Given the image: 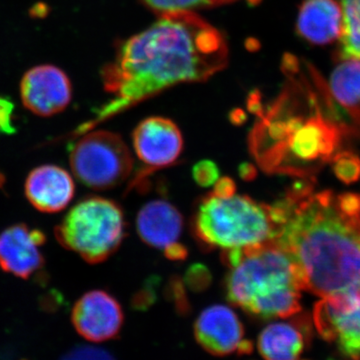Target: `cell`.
I'll return each mask as SVG.
<instances>
[{
  "label": "cell",
  "mask_w": 360,
  "mask_h": 360,
  "mask_svg": "<svg viewBox=\"0 0 360 360\" xmlns=\"http://www.w3.org/2000/svg\"><path fill=\"white\" fill-rule=\"evenodd\" d=\"M229 49L221 33L193 11L161 14L122 45L103 72L113 99L101 117L115 115L181 82L208 79L224 70Z\"/></svg>",
  "instance_id": "6da1fadb"
},
{
  "label": "cell",
  "mask_w": 360,
  "mask_h": 360,
  "mask_svg": "<svg viewBox=\"0 0 360 360\" xmlns=\"http://www.w3.org/2000/svg\"><path fill=\"white\" fill-rule=\"evenodd\" d=\"M270 206L274 241L295 260L303 290L324 297L360 281L359 194L302 182Z\"/></svg>",
  "instance_id": "7a4b0ae2"
},
{
  "label": "cell",
  "mask_w": 360,
  "mask_h": 360,
  "mask_svg": "<svg viewBox=\"0 0 360 360\" xmlns=\"http://www.w3.org/2000/svg\"><path fill=\"white\" fill-rule=\"evenodd\" d=\"M340 142V129L321 115H284L276 105L255 125L250 149L269 174L309 177L331 160Z\"/></svg>",
  "instance_id": "3957f363"
},
{
  "label": "cell",
  "mask_w": 360,
  "mask_h": 360,
  "mask_svg": "<svg viewBox=\"0 0 360 360\" xmlns=\"http://www.w3.org/2000/svg\"><path fill=\"white\" fill-rule=\"evenodd\" d=\"M225 277L227 300L260 319H288L302 310V278L295 260L276 241L243 248Z\"/></svg>",
  "instance_id": "277c9868"
},
{
  "label": "cell",
  "mask_w": 360,
  "mask_h": 360,
  "mask_svg": "<svg viewBox=\"0 0 360 360\" xmlns=\"http://www.w3.org/2000/svg\"><path fill=\"white\" fill-rule=\"evenodd\" d=\"M194 238L202 248L221 250L246 248L274 241L271 206L248 195L201 198L193 217Z\"/></svg>",
  "instance_id": "5b68a950"
},
{
  "label": "cell",
  "mask_w": 360,
  "mask_h": 360,
  "mask_svg": "<svg viewBox=\"0 0 360 360\" xmlns=\"http://www.w3.org/2000/svg\"><path fill=\"white\" fill-rule=\"evenodd\" d=\"M125 220L115 201L89 196L77 202L56 227V238L66 250L90 264H101L122 245Z\"/></svg>",
  "instance_id": "8992f818"
},
{
  "label": "cell",
  "mask_w": 360,
  "mask_h": 360,
  "mask_svg": "<svg viewBox=\"0 0 360 360\" xmlns=\"http://www.w3.org/2000/svg\"><path fill=\"white\" fill-rule=\"evenodd\" d=\"M70 162L77 179L96 191L115 188L134 169V158L122 136L105 130L78 139L71 148Z\"/></svg>",
  "instance_id": "52a82bcc"
},
{
  "label": "cell",
  "mask_w": 360,
  "mask_h": 360,
  "mask_svg": "<svg viewBox=\"0 0 360 360\" xmlns=\"http://www.w3.org/2000/svg\"><path fill=\"white\" fill-rule=\"evenodd\" d=\"M314 323L343 356L360 360V281L321 297L314 307Z\"/></svg>",
  "instance_id": "ba28073f"
},
{
  "label": "cell",
  "mask_w": 360,
  "mask_h": 360,
  "mask_svg": "<svg viewBox=\"0 0 360 360\" xmlns=\"http://www.w3.org/2000/svg\"><path fill=\"white\" fill-rule=\"evenodd\" d=\"M193 331L198 345L215 356L252 352V342L245 340L243 322L226 305L214 304L203 310L194 322Z\"/></svg>",
  "instance_id": "9c48e42d"
},
{
  "label": "cell",
  "mask_w": 360,
  "mask_h": 360,
  "mask_svg": "<svg viewBox=\"0 0 360 360\" xmlns=\"http://www.w3.org/2000/svg\"><path fill=\"white\" fill-rule=\"evenodd\" d=\"M73 326L91 342L113 340L122 330L124 314L122 305L106 291H89L75 303L72 309Z\"/></svg>",
  "instance_id": "30bf717a"
},
{
  "label": "cell",
  "mask_w": 360,
  "mask_h": 360,
  "mask_svg": "<svg viewBox=\"0 0 360 360\" xmlns=\"http://www.w3.org/2000/svg\"><path fill=\"white\" fill-rule=\"evenodd\" d=\"M21 101L28 110L51 116L65 110L72 97V86L65 71L54 65L35 66L21 80Z\"/></svg>",
  "instance_id": "8fae6325"
},
{
  "label": "cell",
  "mask_w": 360,
  "mask_h": 360,
  "mask_svg": "<svg viewBox=\"0 0 360 360\" xmlns=\"http://www.w3.org/2000/svg\"><path fill=\"white\" fill-rule=\"evenodd\" d=\"M137 158L150 169L170 167L184 150V139L177 125L167 118H146L132 134Z\"/></svg>",
  "instance_id": "7c38bea8"
},
{
  "label": "cell",
  "mask_w": 360,
  "mask_h": 360,
  "mask_svg": "<svg viewBox=\"0 0 360 360\" xmlns=\"http://www.w3.org/2000/svg\"><path fill=\"white\" fill-rule=\"evenodd\" d=\"M46 238L39 229L14 224L0 232V269L21 279H30L44 266L41 248Z\"/></svg>",
  "instance_id": "4fadbf2b"
},
{
  "label": "cell",
  "mask_w": 360,
  "mask_h": 360,
  "mask_svg": "<svg viewBox=\"0 0 360 360\" xmlns=\"http://www.w3.org/2000/svg\"><path fill=\"white\" fill-rule=\"evenodd\" d=\"M25 196L33 207L56 213L70 205L75 193V181L63 167L45 165L34 168L25 180Z\"/></svg>",
  "instance_id": "5bb4252c"
},
{
  "label": "cell",
  "mask_w": 360,
  "mask_h": 360,
  "mask_svg": "<svg viewBox=\"0 0 360 360\" xmlns=\"http://www.w3.org/2000/svg\"><path fill=\"white\" fill-rule=\"evenodd\" d=\"M136 229L144 243L165 250L168 246L179 243L184 229V217L168 201H149L142 206L137 214Z\"/></svg>",
  "instance_id": "9a60e30c"
},
{
  "label": "cell",
  "mask_w": 360,
  "mask_h": 360,
  "mask_svg": "<svg viewBox=\"0 0 360 360\" xmlns=\"http://www.w3.org/2000/svg\"><path fill=\"white\" fill-rule=\"evenodd\" d=\"M298 33L314 44H330L340 39L342 9L335 0H305L297 18Z\"/></svg>",
  "instance_id": "2e32d148"
},
{
  "label": "cell",
  "mask_w": 360,
  "mask_h": 360,
  "mask_svg": "<svg viewBox=\"0 0 360 360\" xmlns=\"http://www.w3.org/2000/svg\"><path fill=\"white\" fill-rule=\"evenodd\" d=\"M307 331L304 321L272 322L258 336V352L265 360H300L309 343Z\"/></svg>",
  "instance_id": "e0dca14e"
},
{
  "label": "cell",
  "mask_w": 360,
  "mask_h": 360,
  "mask_svg": "<svg viewBox=\"0 0 360 360\" xmlns=\"http://www.w3.org/2000/svg\"><path fill=\"white\" fill-rule=\"evenodd\" d=\"M329 86L336 103L354 117L360 116V60L345 59L331 73Z\"/></svg>",
  "instance_id": "ac0fdd59"
},
{
  "label": "cell",
  "mask_w": 360,
  "mask_h": 360,
  "mask_svg": "<svg viewBox=\"0 0 360 360\" xmlns=\"http://www.w3.org/2000/svg\"><path fill=\"white\" fill-rule=\"evenodd\" d=\"M341 56L345 59L360 60V0H342Z\"/></svg>",
  "instance_id": "d6986e66"
},
{
  "label": "cell",
  "mask_w": 360,
  "mask_h": 360,
  "mask_svg": "<svg viewBox=\"0 0 360 360\" xmlns=\"http://www.w3.org/2000/svg\"><path fill=\"white\" fill-rule=\"evenodd\" d=\"M333 172L340 181L352 184L360 179V158L354 153H336L331 158Z\"/></svg>",
  "instance_id": "ffe728a7"
},
{
  "label": "cell",
  "mask_w": 360,
  "mask_h": 360,
  "mask_svg": "<svg viewBox=\"0 0 360 360\" xmlns=\"http://www.w3.org/2000/svg\"><path fill=\"white\" fill-rule=\"evenodd\" d=\"M234 0H144L148 6L158 13H167L174 11H191L196 7L221 6Z\"/></svg>",
  "instance_id": "44dd1931"
},
{
  "label": "cell",
  "mask_w": 360,
  "mask_h": 360,
  "mask_svg": "<svg viewBox=\"0 0 360 360\" xmlns=\"http://www.w3.org/2000/svg\"><path fill=\"white\" fill-rule=\"evenodd\" d=\"M193 177L194 181L201 187L213 186L219 179V168L214 161H198L193 168Z\"/></svg>",
  "instance_id": "7402d4cb"
},
{
  "label": "cell",
  "mask_w": 360,
  "mask_h": 360,
  "mask_svg": "<svg viewBox=\"0 0 360 360\" xmlns=\"http://www.w3.org/2000/svg\"><path fill=\"white\" fill-rule=\"evenodd\" d=\"M212 274L205 265L196 264L187 269L184 283L195 292L205 290L212 283Z\"/></svg>",
  "instance_id": "603a6c76"
},
{
  "label": "cell",
  "mask_w": 360,
  "mask_h": 360,
  "mask_svg": "<svg viewBox=\"0 0 360 360\" xmlns=\"http://www.w3.org/2000/svg\"><path fill=\"white\" fill-rule=\"evenodd\" d=\"M61 360H115L103 348L91 347V345H77L70 350Z\"/></svg>",
  "instance_id": "cb8c5ba5"
},
{
  "label": "cell",
  "mask_w": 360,
  "mask_h": 360,
  "mask_svg": "<svg viewBox=\"0 0 360 360\" xmlns=\"http://www.w3.org/2000/svg\"><path fill=\"white\" fill-rule=\"evenodd\" d=\"M14 105L11 101L0 96V134H11L15 132L13 125Z\"/></svg>",
  "instance_id": "d4e9b609"
},
{
  "label": "cell",
  "mask_w": 360,
  "mask_h": 360,
  "mask_svg": "<svg viewBox=\"0 0 360 360\" xmlns=\"http://www.w3.org/2000/svg\"><path fill=\"white\" fill-rule=\"evenodd\" d=\"M170 296L174 300L177 309L182 312H186L189 304L187 302L186 291H184V281L179 278L172 279L169 283Z\"/></svg>",
  "instance_id": "484cf974"
},
{
  "label": "cell",
  "mask_w": 360,
  "mask_h": 360,
  "mask_svg": "<svg viewBox=\"0 0 360 360\" xmlns=\"http://www.w3.org/2000/svg\"><path fill=\"white\" fill-rule=\"evenodd\" d=\"M155 281H151V283L148 284L146 288H142L141 291L136 293L134 297V307L136 309H146L153 304L155 300V288L153 284Z\"/></svg>",
  "instance_id": "4316f807"
},
{
  "label": "cell",
  "mask_w": 360,
  "mask_h": 360,
  "mask_svg": "<svg viewBox=\"0 0 360 360\" xmlns=\"http://www.w3.org/2000/svg\"><path fill=\"white\" fill-rule=\"evenodd\" d=\"M212 193L219 198H231L236 193V184L231 177H222L213 186Z\"/></svg>",
  "instance_id": "83f0119b"
},
{
  "label": "cell",
  "mask_w": 360,
  "mask_h": 360,
  "mask_svg": "<svg viewBox=\"0 0 360 360\" xmlns=\"http://www.w3.org/2000/svg\"><path fill=\"white\" fill-rule=\"evenodd\" d=\"M163 252L168 259L174 260V262L184 260L188 255V251L186 246L179 243H175L174 245L168 246L163 250Z\"/></svg>",
  "instance_id": "f1b7e54d"
},
{
  "label": "cell",
  "mask_w": 360,
  "mask_h": 360,
  "mask_svg": "<svg viewBox=\"0 0 360 360\" xmlns=\"http://www.w3.org/2000/svg\"><path fill=\"white\" fill-rule=\"evenodd\" d=\"M239 174L245 180H251L255 179L257 175V169L250 163H243L239 168Z\"/></svg>",
  "instance_id": "f546056e"
}]
</instances>
